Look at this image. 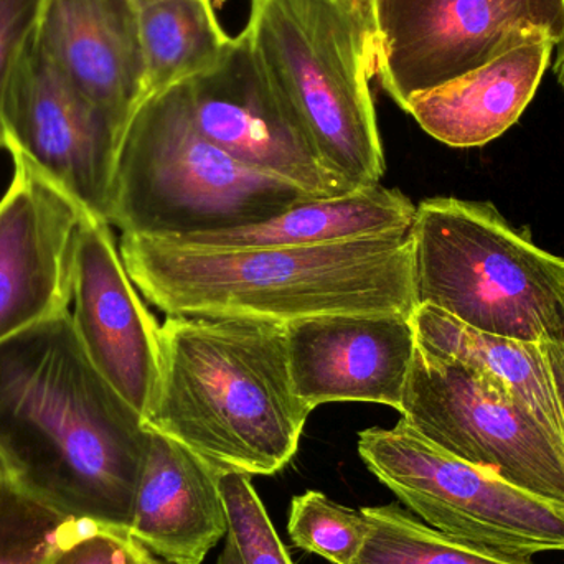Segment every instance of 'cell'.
<instances>
[{
  "instance_id": "obj_10",
  "label": "cell",
  "mask_w": 564,
  "mask_h": 564,
  "mask_svg": "<svg viewBox=\"0 0 564 564\" xmlns=\"http://www.w3.org/2000/svg\"><path fill=\"white\" fill-rule=\"evenodd\" d=\"M187 83L197 128L235 161L314 198L338 197L358 188L324 164L264 69L247 30L234 36L210 69Z\"/></svg>"
},
{
  "instance_id": "obj_5",
  "label": "cell",
  "mask_w": 564,
  "mask_h": 564,
  "mask_svg": "<svg viewBox=\"0 0 564 564\" xmlns=\"http://www.w3.org/2000/svg\"><path fill=\"white\" fill-rule=\"evenodd\" d=\"M245 30L324 164L354 187L380 184L368 0H251Z\"/></svg>"
},
{
  "instance_id": "obj_14",
  "label": "cell",
  "mask_w": 564,
  "mask_h": 564,
  "mask_svg": "<svg viewBox=\"0 0 564 564\" xmlns=\"http://www.w3.org/2000/svg\"><path fill=\"white\" fill-rule=\"evenodd\" d=\"M295 393L315 410L375 403L401 410L416 351L413 317L332 314L284 325Z\"/></svg>"
},
{
  "instance_id": "obj_23",
  "label": "cell",
  "mask_w": 564,
  "mask_h": 564,
  "mask_svg": "<svg viewBox=\"0 0 564 564\" xmlns=\"http://www.w3.org/2000/svg\"><path fill=\"white\" fill-rule=\"evenodd\" d=\"M83 522L36 500L12 479L0 482V564H48Z\"/></svg>"
},
{
  "instance_id": "obj_15",
  "label": "cell",
  "mask_w": 564,
  "mask_h": 564,
  "mask_svg": "<svg viewBox=\"0 0 564 564\" xmlns=\"http://www.w3.org/2000/svg\"><path fill=\"white\" fill-rule=\"evenodd\" d=\"M35 45L122 134L145 96L134 0H46Z\"/></svg>"
},
{
  "instance_id": "obj_1",
  "label": "cell",
  "mask_w": 564,
  "mask_h": 564,
  "mask_svg": "<svg viewBox=\"0 0 564 564\" xmlns=\"http://www.w3.org/2000/svg\"><path fill=\"white\" fill-rule=\"evenodd\" d=\"M151 431L93 367L72 312L0 344V453L26 494L128 530Z\"/></svg>"
},
{
  "instance_id": "obj_24",
  "label": "cell",
  "mask_w": 564,
  "mask_h": 564,
  "mask_svg": "<svg viewBox=\"0 0 564 564\" xmlns=\"http://www.w3.org/2000/svg\"><path fill=\"white\" fill-rule=\"evenodd\" d=\"M228 517V535L243 564H294L261 502L251 477L227 470L218 479Z\"/></svg>"
},
{
  "instance_id": "obj_7",
  "label": "cell",
  "mask_w": 564,
  "mask_h": 564,
  "mask_svg": "<svg viewBox=\"0 0 564 564\" xmlns=\"http://www.w3.org/2000/svg\"><path fill=\"white\" fill-rule=\"evenodd\" d=\"M367 469L421 522L477 549L564 553V507L441 449L400 420L358 434Z\"/></svg>"
},
{
  "instance_id": "obj_26",
  "label": "cell",
  "mask_w": 564,
  "mask_h": 564,
  "mask_svg": "<svg viewBox=\"0 0 564 564\" xmlns=\"http://www.w3.org/2000/svg\"><path fill=\"white\" fill-rule=\"evenodd\" d=\"M48 564H142L139 543L126 530L82 523L63 540Z\"/></svg>"
},
{
  "instance_id": "obj_31",
  "label": "cell",
  "mask_w": 564,
  "mask_h": 564,
  "mask_svg": "<svg viewBox=\"0 0 564 564\" xmlns=\"http://www.w3.org/2000/svg\"><path fill=\"white\" fill-rule=\"evenodd\" d=\"M9 479H12V473H10V467L9 464H7L6 457L0 453V482Z\"/></svg>"
},
{
  "instance_id": "obj_25",
  "label": "cell",
  "mask_w": 564,
  "mask_h": 564,
  "mask_svg": "<svg viewBox=\"0 0 564 564\" xmlns=\"http://www.w3.org/2000/svg\"><path fill=\"white\" fill-rule=\"evenodd\" d=\"M46 0H0V151H7L6 106L13 79L35 43Z\"/></svg>"
},
{
  "instance_id": "obj_6",
  "label": "cell",
  "mask_w": 564,
  "mask_h": 564,
  "mask_svg": "<svg viewBox=\"0 0 564 564\" xmlns=\"http://www.w3.org/2000/svg\"><path fill=\"white\" fill-rule=\"evenodd\" d=\"M411 235L417 305L487 334L564 344V258L536 247L490 202L427 198Z\"/></svg>"
},
{
  "instance_id": "obj_32",
  "label": "cell",
  "mask_w": 564,
  "mask_h": 564,
  "mask_svg": "<svg viewBox=\"0 0 564 564\" xmlns=\"http://www.w3.org/2000/svg\"><path fill=\"white\" fill-rule=\"evenodd\" d=\"M138 7L144 6V3L154 2V0H134Z\"/></svg>"
},
{
  "instance_id": "obj_19",
  "label": "cell",
  "mask_w": 564,
  "mask_h": 564,
  "mask_svg": "<svg viewBox=\"0 0 564 564\" xmlns=\"http://www.w3.org/2000/svg\"><path fill=\"white\" fill-rule=\"evenodd\" d=\"M413 325L421 348L499 381L564 436L562 406L543 344L477 330L427 304L417 305Z\"/></svg>"
},
{
  "instance_id": "obj_29",
  "label": "cell",
  "mask_w": 564,
  "mask_h": 564,
  "mask_svg": "<svg viewBox=\"0 0 564 564\" xmlns=\"http://www.w3.org/2000/svg\"><path fill=\"white\" fill-rule=\"evenodd\" d=\"M553 72H555L556 79L564 91V42L560 43L558 53H556L555 63H553Z\"/></svg>"
},
{
  "instance_id": "obj_17",
  "label": "cell",
  "mask_w": 564,
  "mask_h": 564,
  "mask_svg": "<svg viewBox=\"0 0 564 564\" xmlns=\"http://www.w3.org/2000/svg\"><path fill=\"white\" fill-rule=\"evenodd\" d=\"M555 43L535 39L482 68L411 99L404 111L449 148H480L519 122L552 65Z\"/></svg>"
},
{
  "instance_id": "obj_2",
  "label": "cell",
  "mask_w": 564,
  "mask_h": 564,
  "mask_svg": "<svg viewBox=\"0 0 564 564\" xmlns=\"http://www.w3.org/2000/svg\"><path fill=\"white\" fill-rule=\"evenodd\" d=\"M138 291L167 315L285 325L332 314L413 317V235L299 248L192 247L122 235Z\"/></svg>"
},
{
  "instance_id": "obj_8",
  "label": "cell",
  "mask_w": 564,
  "mask_h": 564,
  "mask_svg": "<svg viewBox=\"0 0 564 564\" xmlns=\"http://www.w3.org/2000/svg\"><path fill=\"white\" fill-rule=\"evenodd\" d=\"M401 420L441 449L564 507V436L499 381L420 345Z\"/></svg>"
},
{
  "instance_id": "obj_27",
  "label": "cell",
  "mask_w": 564,
  "mask_h": 564,
  "mask_svg": "<svg viewBox=\"0 0 564 564\" xmlns=\"http://www.w3.org/2000/svg\"><path fill=\"white\" fill-rule=\"evenodd\" d=\"M543 347L555 378L556 393H558L564 420V344H543Z\"/></svg>"
},
{
  "instance_id": "obj_3",
  "label": "cell",
  "mask_w": 564,
  "mask_h": 564,
  "mask_svg": "<svg viewBox=\"0 0 564 564\" xmlns=\"http://www.w3.org/2000/svg\"><path fill=\"white\" fill-rule=\"evenodd\" d=\"M159 337L161 381L145 430L220 473L285 469L314 410L292 384L284 325L169 315Z\"/></svg>"
},
{
  "instance_id": "obj_28",
  "label": "cell",
  "mask_w": 564,
  "mask_h": 564,
  "mask_svg": "<svg viewBox=\"0 0 564 564\" xmlns=\"http://www.w3.org/2000/svg\"><path fill=\"white\" fill-rule=\"evenodd\" d=\"M217 564H243L237 545H235L230 535H227V539H225V546L220 555H218Z\"/></svg>"
},
{
  "instance_id": "obj_4",
  "label": "cell",
  "mask_w": 564,
  "mask_h": 564,
  "mask_svg": "<svg viewBox=\"0 0 564 564\" xmlns=\"http://www.w3.org/2000/svg\"><path fill=\"white\" fill-rule=\"evenodd\" d=\"M311 195L212 144L188 83L145 96L119 138L109 225L122 235L181 238L270 220Z\"/></svg>"
},
{
  "instance_id": "obj_13",
  "label": "cell",
  "mask_w": 564,
  "mask_h": 564,
  "mask_svg": "<svg viewBox=\"0 0 564 564\" xmlns=\"http://www.w3.org/2000/svg\"><path fill=\"white\" fill-rule=\"evenodd\" d=\"M0 200V344L68 311L85 212L25 158Z\"/></svg>"
},
{
  "instance_id": "obj_21",
  "label": "cell",
  "mask_w": 564,
  "mask_h": 564,
  "mask_svg": "<svg viewBox=\"0 0 564 564\" xmlns=\"http://www.w3.org/2000/svg\"><path fill=\"white\" fill-rule=\"evenodd\" d=\"M361 510L370 532L354 564H536L453 539L401 509L400 502Z\"/></svg>"
},
{
  "instance_id": "obj_20",
  "label": "cell",
  "mask_w": 564,
  "mask_h": 564,
  "mask_svg": "<svg viewBox=\"0 0 564 564\" xmlns=\"http://www.w3.org/2000/svg\"><path fill=\"white\" fill-rule=\"evenodd\" d=\"M145 96L210 69L234 36L215 15L212 0H154L139 7ZM144 96V98H145Z\"/></svg>"
},
{
  "instance_id": "obj_9",
  "label": "cell",
  "mask_w": 564,
  "mask_h": 564,
  "mask_svg": "<svg viewBox=\"0 0 564 564\" xmlns=\"http://www.w3.org/2000/svg\"><path fill=\"white\" fill-rule=\"evenodd\" d=\"M375 75L401 109L535 39L564 42V0H368Z\"/></svg>"
},
{
  "instance_id": "obj_22",
  "label": "cell",
  "mask_w": 564,
  "mask_h": 564,
  "mask_svg": "<svg viewBox=\"0 0 564 564\" xmlns=\"http://www.w3.org/2000/svg\"><path fill=\"white\" fill-rule=\"evenodd\" d=\"M368 532L370 523L364 510L340 506L318 490L295 496L289 507L292 545L330 564H354Z\"/></svg>"
},
{
  "instance_id": "obj_30",
  "label": "cell",
  "mask_w": 564,
  "mask_h": 564,
  "mask_svg": "<svg viewBox=\"0 0 564 564\" xmlns=\"http://www.w3.org/2000/svg\"><path fill=\"white\" fill-rule=\"evenodd\" d=\"M139 553H141L142 564H172L162 560L161 556L145 550L144 546L139 545Z\"/></svg>"
},
{
  "instance_id": "obj_16",
  "label": "cell",
  "mask_w": 564,
  "mask_h": 564,
  "mask_svg": "<svg viewBox=\"0 0 564 564\" xmlns=\"http://www.w3.org/2000/svg\"><path fill=\"white\" fill-rule=\"evenodd\" d=\"M220 470L151 433L132 503L131 539L172 564H202L228 535Z\"/></svg>"
},
{
  "instance_id": "obj_18",
  "label": "cell",
  "mask_w": 564,
  "mask_h": 564,
  "mask_svg": "<svg viewBox=\"0 0 564 564\" xmlns=\"http://www.w3.org/2000/svg\"><path fill=\"white\" fill-rule=\"evenodd\" d=\"M414 217L416 205L406 195L377 184L338 197L307 198L260 224L167 240L225 250L322 247L403 234L413 228Z\"/></svg>"
},
{
  "instance_id": "obj_12",
  "label": "cell",
  "mask_w": 564,
  "mask_h": 564,
  "mask_svg": "<svg viewBox=\"0 0 564 564\" xmlns=\"http://www.w3.org/2000/svg\"><path fill=\"white\" fill-rule=\"evenodd\" d=\"M73 302L93 367L144 420L161 381V325L126 271L111 225L88 214L76 231Z\"/></svg>"
},
{
  "instance_id": "obj_11",
  "label": "cell",
  "mask_w": 564,
  "mask_h": 564,
  "mask_svg": "<svg viewBox=\"0 0 564 564\" xmlns=\"http://www.w3.org/2000/svg\"><path fill=\"white\" fill-rule=\"evenodd\" d=\"M7 151L25 158L85 214L109 224L121 132L33 43L6 106Z\"/></svg>"
}]
</instances>
